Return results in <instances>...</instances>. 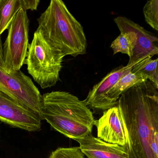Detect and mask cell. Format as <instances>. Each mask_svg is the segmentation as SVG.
Wrapping results in <instances>:
<instances>
[{
	"instance_id": "obj_15",
	"label": "cell",
	"mask_w": 158,
	"mask_h": 158,
	"mask_svg": "<svg viewBox=\"0 0 158 158\" xmlns=\"http://www.w3.org/2000/svg\"><path fill=\"white\" fill-rule=\"evenodd\" d=\"M143 13L146 23L154 30H158V1L151 0L143 8Z\"/></svg>"
},
{
	"instance_id": "obj_4",
	"label": "cell",
	"mask_w": 158,
	"mask_h": 158,
	"mask_svg": "<svg viewBox=\"0 0 158 158\" xmlns=\"http://www.w3.org/2000/svg\"><path fill=\"white\" fill-rule=\"evenodd\" d=\"M64 57L37 28L28 45L25 64L28 73L41 88L45 89L54 86L60 80Z\"/></svg>"
},
{
	"instance_id": "obj_5",
	"label": "cell",
	"mask_w": 158,
	"mask_h": 158,
	"mask_svg": "<svg viewBox=\"0 0 158 158\" xmlns=\"http://www.w3.org/2000/svg\"><path fill=\"white\" fill-rule=\"evenodd\" d=\"M29 25L27 10L21 9L8 28L3 45V69L7 73L20 71L25 64L29 45Z\"/></svg>"
},
{
	"instance_id": "obj_3",
	"label": "cell",
	"mask_w": 158,
	"mask_h": 158,
	"mask_svg": "<svg viewBox=\"0 0 158 158\" xmlns=\"http://www.w3.org/2000/svg\"><path fill=\"white\" fill-rule=\"evenodd\" d=\"M38 28L47 40L64 56L86 53L87 40L80 23L61 0H52L37 19Z\"/></svg>"
},
{
	"instance_id": "obj_17",
	"label": "cell",
	"mask_w": 158,
	"mask_h": 158,
	"mask_svg": "<svg viewBox=\"0 0 158 158\" xmlns=\"http://www.w3.org/2000/svg\"><path fill=\"white\" fill-rule=\"evenodd\" d=\"M3 44L2 40V35L0 33V67L3 69Z\"/></svg>"
},
{
	"instance_id": "obj_16",
	"label": "cell",
	"mask_w": 158,
	"mask_h": 158,
	"mask_svg": "<svg viewBox=\"0 0 158 158\" xmlns=\"http://www.w3.org/2000/svg\"><path fill=\"white\" fill-rule=\"evenodd\" d=\"M49 158H85L79 147L59 148L52 151Z\"/></svg>"
},
{
	"instance_id": "obj_9",
	"label": "cell",
	"mask_w": 158,
	"mask_h": 158,
	"mask_svg": "<svg viewBox=\"0 0 158 158\" xmlns=\"http://www.w3.org/2000/svg\"><path fill=\"white\" fill-rule=\"evenodd\" d=\"M98 138L107 143L126 146V139L121 113L118 106L104 111L98 120H95Z\"/></svg>"
},
{
	"instance_id": "obj_11",
	"label": "cell",
	"mask_w": 158,
	"mask_h": 158,
	"mask_svg": "<svg viewBox=\"0 0 158 158\" xmlns=\"http://www.w3.org/2000/svg\"><path fill=\"white\" fill-rule=\"evenodd\" d=\"M76 141L88 158H130L126 146L107 143L91 134Z\"/></svg>"
},
{
	"instance_id": "obj_2",
	"label": "cell",
	"mask_w": 158,
	"mask_h": 158,
	"mask_svg": "<svg viewBox=\"0 0 158 158\" xmlns=\"http://www.w3.org/2000/svg\"><path fill=\"white\" fill-rule=\"evenodd\" d=\"M42 119L65 136L74 140L91 134L93 113L85 100L69 92L53 91L42 95Z\"/></svg>"
},
{
	"instance_id": "obj_14",
	"label": "cell",
	"mask_w": 158,
	"mask_h": 158,
	"mask_svg": "<svg viewBox=\"0 0 158 158\" xmlns=\"http://www.w3.org/2000/svg\"><path fill=\"white\" fill-rule=\"evenodd\" d=\"M158 59H148L132 67V73L147 78L158 89Z\"/></svg>"
},
{
	"instance_id": "obj_13",
	"label": "cell",
	"mask_w": 158,
	"mask_h": 158,
	"mask_svg": "<svg viewBox=\"0 0 158 158\" xmlns=\"http://www.w3.org/2000/svg\"><path fill=\"white\" fill-rule=\"evenodd\" d=\"M147 80L144 77L132 73L130 70L122 77L108 92V99L111 107L117 105L120 96L128 89Z\"/></svg>"
},
{
	"instance_id": "obj_7",
	"label": "cell",
	"mask_w": 158,
	"mask_h": 158,
	"mask_svg": "<svg viewBox=\"0 0 158 158\" xmlns=\"http://www.w3.org/2000/svg\"><path fill=\"white\" fill-rule=\"evenodd\" d=\"M0 121L28 132L41 129L42 120L34 113L0 91Z\"/></svg>"
},
{
	"instance_id": "obj_12",
	"label": "cell",
	"mask_w": 158,
	"mask_h": 158,
	"mask_svg": "<svg viewBox=\"0 0 158 158\" xmlns=\"http://www.w3.org/2000/svg\"><path fill=\"white\" fill-rule=\"evenodd\" d=\"M39 0H0V33L9 28L12 21L21 9L36 10Z\"/></svg>"
},
{
	"instance_id": "obj_10",
	"label": "cell",
	"mask_w": 158,
	"mask_h": 158,
	"mask_svg": "<svg viewBox=\"0 0 158 158\" xmlns=\"http://www.w3.org/2000/svg\"><path fill=\"white\" fill-rule=\"evenodd\" d=\"M121 18L124 23L135 32L137 37L136 44L127 65L133 67L143 61L152 59L154 55H158V38L127 17L121 16Z\"/></svg>"
},
{
	"instance_id": "obj_8",
	"label": "cell",
	"mask_w": 158,
	"mask_h": 158,
	"mask_svg": "<svg viewBox=\"0 0 158 158\" xmlns=\"http://www.w3.org/2000/svg\"><path fill=\"white\" fill-rule=\"evenodd\" d=\"M132 66H121L109 73L101 81L90 89L85 101L89 109L94 112L104 111L111 108L108 93L113 86L123 76L130 71Z\"/></svg>"
},
{
	"instance_id": "obj_6",
	"label": "cell",
	"mask_w": 158,
	"mask_h": 158,
	"mask_svg": "<svg viewBox=\"0 0 158 158\" xmlns=\"http://www.w3.org/2000/svg\"><path fill=\"white\" fill-rule=\"evenodd\" d=\"M0 91L43 120L42 95L32 79L21 70L8 73L0 67Z\"/></svg>"
},
{
	"instance_id": "obj_1",
	"label": "cell",
	"mask_w": 158,
	"mask_h": 158,
	"mask_svg": "<svg viewBox=\"0 0 158 158\" xmlns=\"http://www.w3.org/2000/svg\"><path fill=\"white\" fill-rule=\"evenodd\" d=\"M117 106L130 158H158V89L147 80L122 94Z\"/></svg>"
}]
</instances>
